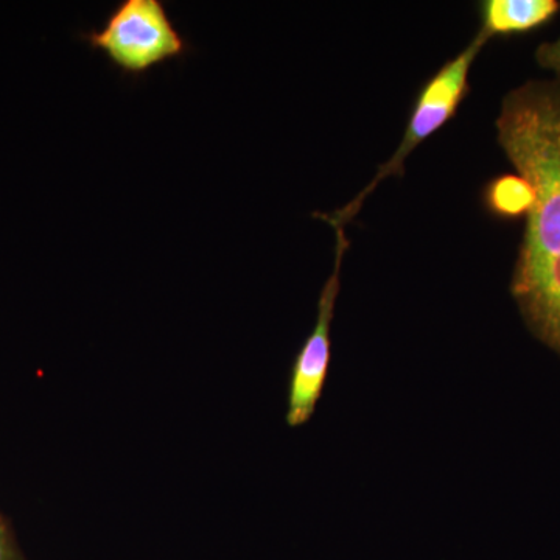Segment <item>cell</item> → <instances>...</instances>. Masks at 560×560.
I'll return each mask as SVG.
<instances>
[{
	"instance_id": "obj_1",
	"label": "cell",
	"mask_w": 560,
	"mask_h": 560,
	"mask_svg": "<svg viewBox=\"0 0 560 560\" xmlns=\"http://www.w3.org/2000/svg\"><path fill=\"white\" fill-rule=\"evenodd\" d=\"M497 142L533 189L511 278L512 300L530 334L560 357V77L508 92Z\"/></svg>"
},
{
	"instance_id": "obj_2",
	"label": "cell",
	"mask_w": 560,
	"mask_h": 560,
	"mask_svg": "<svg viewBox=\"0 0 560 560\" xmlns=\"http://www.w3.org/2000/svg\"><path fill=\"white\" fill-rule=\"evenodd\" d=\"M489 40L485 33L478 31L475 38H471L459 54L445 62L431 79L425 81V84L420 88L415 105H412L410 119L405 127L399 145L390 154L389 160L381 165L374 178L357 194L352 201L335 212L324 213L320 215V220L329 223L334 231L346 230V226L355 219L357 213L363 208L368 197L374 194L383 180L401 175L405 162L411 156L412 151L422 145L431 136L436 135L455 116L469 91L471 66Z\"/></svg>"
},
{
	"instance_id": "obj_3",
	"label": "cell",
	"mask_w": 560,
	"mask_h": 560,
	"mask_svg": "<svg viewBox=\"0 0 560 560\" xmlns=\"http://www.w3.org/2000/svg\"><path fill=\"white\" fill-rule=\"evenodd\" d=\"M125 75L140 77L186 54L187 40L162 0H121L98 31L83 36Z\"/></svg>"
},
{
	"instance_id": "obj_4",
	"label": "cell",
	"mask_w": 560,
	"mask_h": 560,
	"mask_svg": "<svg viewBox=\"0 0 560 560\" xmlns=\"http://www.w3.org/2000/svg\"><path fill=\"white\" fill-rule=\"evenodd\" d=\"M335 264L330 278L324 283L318 301L315 327L305 341L291 366L289 397H287V423L291 429L304 425L315 415L327 374H329L331 355V320L337 307L341 287V265L349 241L345 230H335Z\"/></svg>"
},
{
	"instance_id": "obj_5",
	"label": "cell",
	"mask_w": 560,
	"mask_h": 560,
	"mask_svg": "<svg viewBox=\"0 0 560 560\" xmlns=\"http://www.w3.org/2000/svg\"><path fill=\"white\" fill-rule=\"evenodd\" d=\"M480 28L489 39L521 35L548 24L560 11L558 0H482Z\"/></svg>"
},
{
	"instance_id": "obj_6",
	"label": "cell",
	"mask_w": 560,
	"mask_h": 560,
	"mask_svg": "<svg viewBox=\"0 0 560 560\" xmlns=\"http://www.w3.org/2000/svg\"><path fill=\"white\" fill-rule=\"evenodd\" d=\"M533 189L522 176L501 175L490 180L485 190L486 208L500 219L526 217L533 206Z\"/></svg>"
},
{
	"instance_id": "obj_7",
	"label": "cell",
	"mask_w": 560,
	"mask_h": 560,
	"mask_svg": "<svg viewBox=\"0 0 560 560\" xmlns=\"http://www.w3.org/2000/svg\"><path fill=\"white\" fill-rule=\"evenodd\" d=\"M0 560H27L9 521L0 514Z\"/></svg>"
},
{
	"instance_id": "obj_8",
	"label": "cell",
	"mask_w": 560,
	"mask_h": 560,
	"mask_svg": "<svg viewBox=\"0 0 560 560\" xmlns=\"http://www.w3.org/2000/svg\"><path fill=\"white\" fill-rule=\"evenodd\" d=\"M536 61L540 68L551 70L556 77H560V38L541 44L536 50Z\"/></svg>"
}]
</instances>
